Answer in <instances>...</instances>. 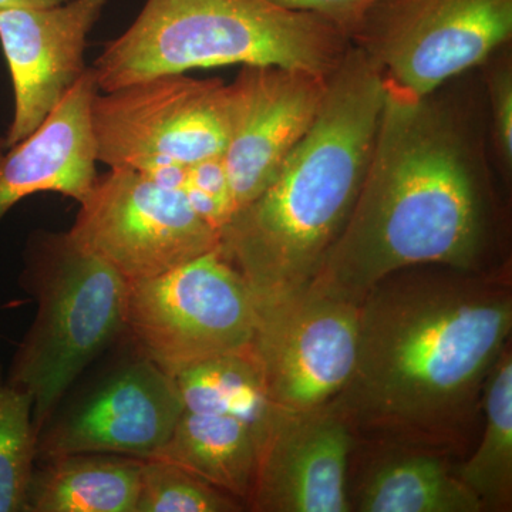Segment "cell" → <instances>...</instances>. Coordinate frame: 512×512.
Instances as JSON below:
<instances>
[{
	"label": "cell",
	"mask_w": 512,
	"mask_h": 512,
	"mask_svg": "<svg viewBox=\"0 0 512 512\" xmlns=\"http://www.w3.org/2000/svg\"><path fill=\"white\" fill-rule=\"evenodd\" d=\"M511 329L510 288L484 272H396L360 303L355 370L329 406L353 431L448 443L474 416Z\"/></svg>",
	"instance_id": "cell-1"
},
{
	"label": "cell",
	"mask_w": 512,
	"mask_h": 512,
	"mask_svg": "<svg viewBox=\"0 0 512 512\" xmlns=\"http://www.w3.org/2000/svg\"><path fill=\"white\" fill-rule=\"evenodd\" d=\"M473 141L436 94L386 93L362 188L309 289L360 305L416 266L484 272L491 211Z\"/></svg>",
	"instance_id": "cell-2"
},
{
	"label": "cell",
	"mask_w": 512,
	"mask_h": 512,
	"mask_svg": "<svg viewBox=\"0 0 512 512\" xmlns=\"http://www.w3.org/2000/svg\"><path fill=\"white\" fill-rule=\"evenodd\" d=\"M386 99L383 80L352 46L329 77L318 119L275 180L234 212L220 252L244 276L256 306L311 286L362 188Z\"/></svg>",
	"instance_id": "cell-3"
},
{
	"label": "cell",
	"mask_w": 512,
	"mask_h": 512,
	"mask_svg": "<svg viewBox=\"0 0 512 512\" xmlns=\"http://www.w3.org/2000/svg\"><path fill=\"white\" fill-rule=\"evenodd\" d=\"M352 46L328 20L269 0H147L92 69L99 92L228 64L281 66L329 77Z\"/></svg>",
	"instance_id": "cell-4"
},
{
	"label": "cell",
	"mask_w": 512,
	"mask_h": 512,
	"mask_svg": "<svg viewBox=\"0 0 512 512\" xmlns=\"http://www.w3.org/2000/svg\"><path fill=\"white\" fill-rule=\"evenodd\" d=\"M22 261L19 285L37 309L5 377L32 394L37 437L84 370L124 336L128 282L69 232L36 229Z\"/></svg>",
	"instance_id": "cell-5"
},
{
	"label": "cell",
	"mask_w": 512,
	"mask_h": 512,
	"mask_svg": "<svg viewBox=\"0 0 512 512\" xmlns=\"http://www.w3.org/2000/svg\"><path fill=\"white\" fill-rule=\"evenodd\" d=\"M258 311L251 288L220 248L143 281L128 282L124 336L168 375L248 348Z\"/></svg>",
	"instance_id": "cell-6"
},
{
	"label": "cell",
	"mask_w": 512,
	"mask_h": 512,
	"mask_svg": "<svg viewBox=\"0 0 512 512\" xmlns=\"http://www.w3.org/2000/svg\"><path fill=\"white\" fill-rule=\"evenodd\" d=\"M512 37V0H380L352 37L384 92L416 101L481 66Z\"/></svg>",
	"instance_id": "cell-7"
},
{
	"label": "cell",
	"mask_w": 512,
	"mask_h": 512,
	"mask_svg": "<svg viewBox=\"0 0 512 512\" xmlns=\"http://www.w3.org/2000/svg\"><path fill=\"white\" fill-rule=\"evenodd\" d=\"M220 79L160 74L111 92L90 104L97 163L143 171L224 156L229 124Z\"/></svg>",
	"instance_id": "cell-8"
},
{
	"label": "cell",
	"mask_w": 512,
	"mask_h": 512,
	"mask_svg": "<svg viewBox=\"0 0 512 512\" xmlns=\"http://www.w3.org/2000/svg\"><path fill=\"white\" fill-rule=\"evenodd\" d=\"M70 237L127 282L171 271L220 248V232L192 210L184 191L128 168H110L79 202Z\"/></svg>",
	"instance_id": "cell-9"
},
{
	"label": "cell",
	"mask_w": 512,
	"mask_h": 512,
	"mask_svg": "<svg viewBox=\"0 0 512 512\" xmlns=\"http://www.w3.org/2000/svg\"><path fill=\"white\" fill-rule=\"evenodd\" d=\"M256 311L251 349L272 406L285 412L328 406L355 370L360 305L308 288Z\"/></svg>",
	"instance_id": "cell-10"
},
{
	"label": "cell",
	"mask_w": 512,
	"mask_h": 512,
	"mask_svg": "<svg viewBox=\"0 0 512 512\" xmlns=\"http://www.w3.org/2000/svg\"><path fill=\"white\" fill-rule=\"evenodd\" d=\"M184 406L174 376L131 349L37 434L36 463L70 454L147 460L170 439Z\"/></svg>",
	"instance_id": "cell-11"
},
{
	"label": "cell",
	"mask_w": 512,
	"mask_h": 512,
	"mask_svg": "<svg viewBox=\"0 0 512 512\" xmlns=\"http://www.w3.org/2000/svg\"><path fill=\"white\" fill-rule=\"evenodd\" d=\"M329 77L247 64L227 84L229 136L224 163L234 212L275 180L286 158L311 130L328 93Z\"/></svg>",
	"instance_id": "cell-12"
},
{
	"label": "cell",
	"mask_w": 512,
	"mask_h": 512,
	"mask_svg": "<svg viewBox=\"0 0 512 512\" xmlns=\"http://www.w3.org/2000/svg\"><path fill=\"white\" fill-rule=\"evenodd\" d=\"M352 427L332 407L266 421L247 507L256 512H349Z\"/></svg>",
	"instance_id": "cell-13"
},
{
	"label": "cell",
	"mask_w": 512,
	"mask_h": 512,
	"mask_svg": "<svg viewBox=\"0 0 512 512\" xmlns=\"http://www.w3.org/2000/svg\"><path fill=\"white\" fill-rule=\"evenodd\" d=\"M107 2L67 0L47 8L0 10V45L15 97L6 147L35 133L87 72V37Z\"/></svg>",
	"instance_id": "cell-14"
},
{
	"label": "cell",
	"mask_w": 512,
	"mask_h": 512,
	"mask_svg": "<svg viewBox=\"0 0 512 512\" xmlns=\"http://www.w3.org/2000/svg\"><path fill=\"white\" fill-rule=\"evenodd\" d=\"M99 92L92 67L35 133L12 147L0 137V220L23 198L57 192L77 202L96 180L90 104Z\"/></svg>",
	"instance_id": "cell-15"
},
{
	"label": "cell",
	"mask_w": 512,
	"mask_h": 512,
	"mask_svg": "<svg viewBox=\"0 0 512 512\" xmlns=\"http://www.w3.org/2000/svg\"><path fill=\"white\" fill-rule=\"evenodd\" d=\"M261 436L259 427L237 416L183 410L170 439L150 458L185 468L247 507Z\"/></svg>",
	"instance_id": "cell-16"
},
{
	"label": "cell",
	"mask_w": 512,
	"mask_h": 512,
	"mask_svg": "<svg viewBox=\"0 0 512 512\" xmlns=\"http://www.w3.org/2000/svg\"><path fill=\"white\" fill-rule=\"evenodd\" d=\"M140 458L70 454L39 461L25 512H136Z\"/></svg>",
	"instance_id": "cell-17"
},
{
	"label": "cell",
	"mask_w": 512,
	"mask_h": 512,
	"mask_svg": "<svg viewBox=\"0 0 512 512\" xmlns=\"http://www.w3.org/2000/svg\"><path fill=\"white\" fill-rule=\"evenodd\" d=\"M352 511L480 512L483 504L441 458L399 454L376 464L350 495Z\"/></svg>",
	"instance_id": "cell-18"
},
{
	"label": "cell",
	"mask_w": 512,
	"mask_h": 512,
	"mask_svg": "<svg viewBox=\"0 0 512 512\" xmlns=\"http://www.w3.org/2000/svg\"><path fill=\"white\" fill-rule=\"evenodd\" d=\"M485 427L480 444L457 476L476 494L484 510H511L512 355L505 346L483 390Z\"/></svg>",
	"instance_id": "cell-19"
},
{
	"label": "cell",
	"mask_w": 512,
	"mask_h": 512,
	"mask_svg": "<svg viewBox=\"0 0 512 512\" xmlns=\"http://www.w3.org/2000/svg\"><path fill=\"white\" fill-rule=\"evenodd\" d=\"M174 379L184 410L231 414L264 431L274 409L251 346L187 367Z\"/></svg>",
	"instance_id": "cell-20"
},
{
	"label": "cell",
	"mask_w": 512,
	"mask_h": 512,
	"mask_svg": "<svg viewBox=\"0 0 512 512\" xmlns=\"http://www.w3.org/2000/svg\"><path fill=\"white\" fill-rule=\"evenodd\" d=\"M33 397L6 382L0 366V512H25L36 467Z\"/></svg>",
	"instance_id": "cell-21"
},
{
	"label": "cell",
	"mask_w": 512,
	"mask_h": 512,
	"mask_svg": "<svg viewBox=\"0 0 512 512\" xmlns=\"http://www.w3.org/2000/svg\"><path fill=\"white\" fill-rule=\"evenodd\" d=\"M244 507L183 467L157 458L141 464L136 512H237Z\"/></svg>",
	"instance_id": "cell-22"
},
{
	"label": "cell",
	"mask_w": 512,
	"mask_h": 512,
	"mask_svg": "<svg viewBox=\"0 0 512 512\" xmlns=\"http://www.w3.org/2000/svg\"><path fill=\"white\" fill-rule=\"evenodd\" d=\"M491 130L495 154L505 175L512 170V62L510 55L498 57L488 70Z\"/></svg>",
	"instance_id": "cell-23"
},
{
	"label": "cell",
	"mask_w": 512,
	"mask_h": 512,
	"mask_svg": "<svg viewBox=\"0 0 512 512\" xmlns=\"http://www.w3.org/2000/svg\"><path fill=\"white\" fill-rule=\"evenodd\" d=\"M279 8L312 13L342 30L352 42L357 30L380 0H269Z\"/></svg>",
	"instance_id": "cell-24"
},
{
	"label": "cell",
	"mask_w": 512,
	"mask_h": 512,
	"mask_svg": "<svg viewBox=\"0 0 512 512\" xmlns=\"http://www.w3.org/2000/svg\"><path fill=\"white\" fill-rule=\"evenodd\" d=\"M184 188H192L208 195L228 210L231 217L234 214L224 156L205 158L198 163L188 165Z\"/></svg>",
	"instance_id": "cell-25"
},
{
	"label": "cell",
	"mask_w": 512,
	"mask_h": 512,
	"mask_svg": "<svg viewBox=\"0 0 512 512\" xmlns=\"http://www.w3.org/2000/svg\"><path fill=\"white\" fill-rule=\"evenodd\" d=\"M67 0H0V10L15 8H47L60 5Z\"/></svg>",
	"instance_id": "cell-26"
}]
</instances>
